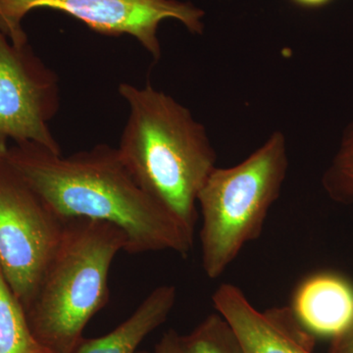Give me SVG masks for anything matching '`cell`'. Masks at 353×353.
I'll return each mask as SVG.
<instances>
[{
  "instance_id": "6da1fadb",
  "label": "cell",
  "mask_w": 353,
  "mask_h": 353,
  "mask_svg": "<svg viewBox=\"0 0 353 353\" xmlns=\"http://www.w3.org/2000/svg\"><path fill=\"white\" fill-rule=\"evenodd\" d=\"M6 161L60 217L104 221L127 236L130 254L187 255L192 236L141 189L117 148L97 145L64 157L34 143H16Z\"/></svg>"
},
{
  "instance_id": "7a4b0ae2",
  "label": "cell",
  "mask_w": 353,
  "mask_h": 353,
  "mask_svg": "<svg viewBox=\"0 0 353 353\" xmlns=\"http://www.w3.org/2000/svg\"><path fill=\"white\" fill-rule=\"evenodd\" d=\"M129 116L117 150L141 189L194 236L197 196L217 154L208 131L171 95L150 83H122Z\"/></svg>"
},
{
  "instance_id": "3957f363",
  "label": "cell",
  "mask_w": 353,
  "mask_h": 353,
  "mask_svg": "<svg viewBox=\"0 0 353 353\" xmlns=\"http://www.w3.org/2000/svg\"><path fill=\"white\" fill-rule=\"evenodd\" d=\"M127 236L104 221L66 220L63 236L26 309L32 333L51 353H72L109 299L108 278Z\"/></svg>"
},
{
  "instance_id": "277c9868",
  "label": "cell",
  "mask_w": 353,
  "mask_h": 353,
  "mask_svg": "<svg viewBox=\"0 0 353 353\" xmlns=\"http://www.w3.org/2000/svg\"><path fill=\"white\" fill-rule=\"evenodd\" d=\"M288 169L287 139L276 131L243 161L211 172L197 196L202 268L208 278L220 277L241 250L259 238Z\"/></svg>"
},
{
  "instance_id": "5b68a950",
  "label": "cell",
  "mask_w": 353,
  "mask_h": 353,
  "mask_svg": "<svg viewBox=\"0 0 353 353\" xmlns=\"http://www.w3.org/2000/svg\"><path fill=\"white\" fill-rule=\"evenodd\" d=\"M65 223L4 157L0 161V269L25 310L57 252Z\"/></svg>"
},
{
  "instance_id": "8992f818",
  "label": "cell",
  "mask_w": 353,
  "mask_h": 353,
  "mask_svg": "<svg viewBox=\"0 0 353 353\" xmlns=\"http://www.w3.org/2000/svg\"><path fill=\"white\" fill-rule=\"evenodd\" d=\"M39 8L68 14L106 36L134 37L157 61L162 53L157 36L162 21H180L194 34L204 30L203 10L179 0H0V31L15 46L27 44L21 22Z\"/></svg>"
},
{
  "instance_id": "52a82bcc",
  "label": "cell",
  "mask_w": 353,
  "mask_h": 353,
  "mask_svg": "<svg viewBox=\"0 0 353 353\" xmlns=\"http://www.w3.org/2000/svg\"><path fill=\"white\" fill-rule=\"evenodd\" d=\"M59 105L55 72L29 44L15 46L0 31V134L61 154L50 128Z\"/></svg>"
},
{
  "instance_id": "ba28073f",
  "label": "cell",
  "mask_w": 353,
  "mask_h": 353,
  "mask_svg": "<svg viewBox=\"0 0 353 353\" xmlns=\"http://www.w3.org/2000/svg\"><path fill=\"white\" fill-rule=\"evenodd\" d=\"M212 301L216 311L231 325L245 353H314V336L299 324L292 308L261 312L232 284L221 285Z\"/></svg>"
},
{
  "instance_id": "9c48e42d",
  "label": "cell",
  "mask_w": 353,
  "mask_h": 353,
  "mask_svg": "<svg viewBox=\"0 0 353 353\" xmlns=\"http://www.w3.org/2000/svg\"><path fill=\"white\" fill-rule=\"evenodd\" d=\"M292 310L314 338L332 340L353 318V285L336 274H316L296 290Z\"/></svg>"
},
{
  "instance_id": "30bf717a",
  "label": "cell",
  "mask_w": 353,
  "mask_h": 353,
  "mask_svg": "<svg viewBox=\"0 0 353 353\" xmlns=\"http://www.w3.org/2000/svg\"><path fill=\"white\" fill-rule=\"evenodd\" d=\"M176 299L174 285L157 287L120 326L101 338H83L72 353H137L146 336L166 321Z\"/></svg>"
},
{
  "instance_id": "8fae6325",
  "label": "cell",
  "mask_w": 353,
  "mask_h": 353,
  "mask_svg": "<svg viewBox=\"0 0 353 353\" xmlns=\"http://www.w3.org/2000/svg\"><path fill=\"white\" fill-rule=\"evenodd\" d=\"M0 353H51L32 333L23 304L0 269Z\"/></svg>"
},
{
  "instance_id": "7c38bea8",
  "label": "cell",
  "mask_w": 353,
  "mask_h": 353,
  "mask_svg": "<svg viewBox=\"0 0 353 353\" xmlns=\"http://www.w3.org/2000/svg\"><path fill=\"white\" fill-rule=\"evenodd\" d=\"M180 353H245L231 325L219 313L208 316L192 333L179 336Z\"/></svg>"
},
{
  "instance_id": "4fadbf2b",
  "label": "cell",
  "mask_w": 353,
  "mask_h": 353,
  "mask_svg": "<svg viewBox=\"0 0 353 353\" xmlns=\"http://www.w3.org/2000/svg\"><path fill=\"white\" fill-rule=\"evenodd\" d=\"M322 185L330 199L353 204V121L343 132L338 152L323 175Z\"/></svg>"
},
{
  "instance_id": "5bb4252c",
  "label": "cell",
  "mask_w": 353,
  "mask_h": 353,
  "mask_svg": "<svg viewBox=\"0 0 353 353\" xmlns=\"http://www.w3.org/2000/svg\"><path fill=\"white\" fill-rule=\"evenodd\" d=\"M329 353H353V318L340 334L332 339Z\"/></svg>"
},
{
  "instance_id": "9a60e30c",
  "label": "cell",
  "mask_w": 353,
  "mask_h": 353,
  "mask_svg": "<svg viewBox=\"0 0 353 353\" xmlns=\"http://www.w3.org/2000/svg\"><path fill=\"white\" fill-rule=\"evenodd\" d=\"M154 353H180L179 334L174 330L165 333L155 347Z\"/></svg>"
},
{
  "instance_id": "2e32d148",
  "label": "cell",
  "mask_w": 353,
  "mask_h": 353,
  "mask_svg": "<svg viewBox=\"0 0 353 353\" xmlns=\"http://www.w3.org/2000/svg\"><path fill=\"white\" fill-rule=\"evenodd\" d=\"M290 1L303 8L316 9L328 6L333 0H290Z\"/></svg>"
},
{
  "instance_id": "e0dca14e",
  "label": "cell",
  "mask_w": 353,
  "mask_h": 353,
  "mask_svg": "<svg viewBox=\"0 0 353 353\" xmlns=\"http://www.w3.org/2000/svg\"><path fill=\"white\" fill-rule=\"evenodd\" d=\"M7 138L0 134V161L4 159L6 157V153L8 152V146H7Z\"/></svg>"
}]
</instances>
